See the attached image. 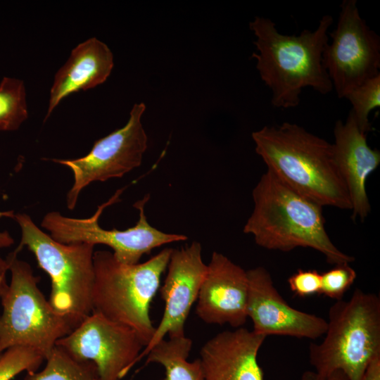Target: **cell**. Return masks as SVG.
I'll return each instance as SVG.
<instances>
[{
    "instance_id": "1",
    "label": "cell",
    "mask_w": 380,
    "mask_h": 380,
    "mask_svg": "<svg viewBox=\"0 0 380 380\" xmlns=\"http://www.w3.org/2000/svg\"><path fill=\"white\" fill-rule=\"evenodd\" d=\"M252 138L267 170L289 186L322 207L351 210L332 144L286 122L265 126Z\"/></svg>"
},
{
    "instance_id": "2",
    "label": "cell",
    "mask_w": 380,
    "mask_h": 380,
    "mask_svg": "<svg viewBox=\"0 0 380 380\" xmlns=\"http://www.w3.org/2000/svg\"><path fill=\"white\" fill-rule=\"evenodd\" d=\"M333 23L324 15L314 31L304 30L299 35L279 33L270 19L256 16L249 23L256 37L254 44L258 53L252 57L262 80L271 89L272 105L276 108H293L300 103L305 87H312L322 94L333 89L332 82L322 63V53Z\"/></svg>"
},
{
    "instance_id": "3",
    "label": "cell",
    "mask_w": 380,
    "mask_h": 380,
    "mask_svg": "<svg viewBox=\"0 0 380 380\" xmlns=\"http://www.w3.org/2000/svg\"><path fill=\"white\" fill-rule=\"evenodd\" d=\"M252 196L254 208L243 232L251 234L259 246L284 252L310 248L335 265L355 260L331 241L324 227L322 206L289 186L271 171L262 175Z\"/></svg>"
},
{
    "instance_id": "4",
    "label": "cell",
    "mask_w": 380,
    "mask_h": 380,
    "mask_svg": "<svg viewBox=\"0 0 380 380\" xmlns=\"http://www.w3.org/2000/svg\"><path fill=\"white\" fill-rule=\"evenodd\" d=\"M324 338L309 346L315 372L301 380H362L372 359L380 355V298L356 289L350 300H336L329 310Z\"/></svg>"
},
{
    "instance_id": "5",
    "label": "cell",
    "mask_w": 380,
    "mask_h": 380,
    "mask_svg": "<svg viewBox=\"0 0 380 380\" xmlns=\"http://www.w3.org/2000/svg\"><path fill=\"white\" fill-rule=\"evenodd\" d=\"M172 251L164 248L147 261L134 265L119 262L112 252L94 251L92 312L131 328L146 347L156 329L150 317V305Z\"/></svg>"
},
{
    "instance_id": "6",
    "label": "cell",
    "mask_w": 380,
    "mask_h": 380,
    "mask_svg": "<svg viewBox=\"0 0 380 380\" xmlns=\"http://www.w3.org/2000/svg\"><path fill=\"white\" fill-rule=\"evenodd\" d=\"M15 220L21 229V241L15 251L18 253L25 246L33 253L51 279L49 303L75 329L92 313L95 246L60 243L25 213L15 214Z\"/></svg>"
},
{
    "instance_id": "7",
    "label": "cell",
    "mask_w": 380,
    "mask_h": 380,
    "mask_svg": "<svg viewBox=\"0 0 380 380\" xmlns=\"http://www.w3.org/2000/svg\"><path fill=\"white\" fill-rule=\"evenodd\" d=\"M17 255L14 251L6 258L11 281L0 298V354L22 346L39 351L46 359L57 341L74 328L52 308L38 286L39 277Z\"/></svg>"
},
{
    "instance_id": "8",
    "label": "cell",
    "mask_w": 380,
    "mask_h": 380,
    "mask_svg": "<svg viewBox=\"0 0 380 380\" xmlns=\"http://www.w3.org/2000/svg\"><path fill=\"white\" fill-rule=\"evenodd\" d=\"M122 191V189L118 190L110 199L99 205L90 217L73 218L56 211L49 212L43 217L41 226L49 232L54 240L62 243H87L94 246H107L111 248L117 260L127 265L139 263L144 254L156 248L187 239L185 235L165 233L148 223L144 212L148 194L133 205L139 212L135 226L125 230L101 228L99 219L102 212L107 206L120 201Z\"/></svg>"
},
{
    "instance_id": "9",
    "label": "cell",
    "mask_w": 380,
    "mask_h": 380,
    "mask_svg": "<svg viewBox=\"0 0 380 380\" xmlns=\"http://www.w3.org/2000/svg\"><path fill=\"white\" fill-rule=\"evenodd\" d=\"M322 63L338 98L379 74L380 37L360 17L355 0H343Z\"/></svg>"
},
{
    "instance_id": "10",
    "label": "cell",
    "mask_w": 380,
    "mask_h": 380,
    "mask_svg": "<svg viewBox=\"0 0 380 380\" xmlns=\"http://www.w3.org/2000/svg\"><path fill=\"white\" fill-rule=\"evenodd\" d=\"M144 103H135L126 125L98 139L86 156L72 160L53 159L72 172L74 182L67 194V207L75 208L80 192L93 182L120 178L141 164L147 135L141 124Z\"/></svg>"
},
{
    "instance_id": "11",
    "label": "cell",
    "mask_w": 380,
    "mask_h": 380,
    "mask_svg": "<svg viewBox=\"0 0 380 380\" xmlns=\"http://www.w3.org/2000/svg\"><path fill=\"white\" fill-rule=\"evenodd\" d=\"M56 346L77 360L93 362L99 380H121L137 362L145 348L133 329L96 312L58 340Z\"/></svg>"
},
{
    "instance_id": "12",
    "label": "cell",
    "mask_w": 380,
    "mask_h": 380,
    "mask_svg": "<svg viewBox=\"0 0 380 380\" xmlns=\"http://www.w3.org/2000/svg\"><path fill=\"white\" fill-rule=\"evenodd\" d=\"M167 273L160 289L165 302L161 320L147 346L140 353L137 362L146 356L158 342L168 338L185 336L186 319L207 272L202 258V247L197 241L180 249H173L167 267Z\"/></svg>"
},
{
    "instance_id": "13",
    "label": "cell",
    "mask_w": 380,
    "mask_h": 380,
    "mask_svg": "<svg viewBox=\"0 0 380 380\" xmlns=\"http://www.w3.org/2000/svg\"><path fill=\"white\" fill-rule=\"evenodd\" d=\"M247 316L253 331L269 335L317 339L326 332L327 321L290 306L279 294L269 272L262 267L247 270Z\"/></svg>"
},
{
    "instance_id": "14",
    "label": "cell",
    "mask_w": 380,
    "mask_h": 380,
    "mask_svg": "<svg viewBox=\"0 0 380 380\" xmlns=\"http://www.w3.org/2000/svg\"><path fill=\"white\" fill-rule=\"evenodd\" d=\"M248 295L247 271L214 251L196 300L198 317L208 324L242 327L248 318Z\"/></svg>"
},
{
    "instance_id": "15",
    "label": "cell",
    "mask_w": 380,
    "mask_h": 380,
    "mask_svg": "<svg viewBox=\"0 0 380 380\" xmlns=\"http://www.w3.org/2000/svg\"><path fill=\"white\" fill-rule=\"evenodd\" d=\"M334 134V156L349 194L352 218L363 220L371 210L366 182L380 164V151L369 146L367 133L360 129L351 110L345 122H336Z\"/></svg>"
},
{
    "instance_id": "16",
    "label": "cell",
    "mask_w": 380,
    "mask_h": 380,
    "mask_svg": "<svg viewBox=\"0 0 380 380\" xmlns=\"http://www.w3.org/2000/svg\"><path fill=\"white\" fill-rule=\"evenodd\" d=\"M265 338L240 327L210 338L198 358L203 380H264L258 354Z\"/></svg>"
},
{
    "instance_id": "17",
    "label": "cell",
    "mask_w": 380,
    "mask_h": 380,
    "mask_svg": "<svg viewBox=\"0 0 380 380\" xmlns=\"http://www.w3.org/2000/svg\"><path fill=\"white\" fill-rule=\"evenodd\" d=\"M113 65V55L110 49L96 37H91L79 44L55 75L44 120L69 95L94 88L105 82Z\"/></svg>"
},
{
    "instance_id": "18",
    "label": "cell",
    "mask_w": 380,
    "mask_h": 380,
    "mask_svg": "<svg viewBox=\"0 0 380 380\" xmlns=\"http://www.w3.org/2000/svg\"><path fill=\"white\" fill-rule=\"evenodd\" d=\"M192 341L186 336L163 339L146 355V364L163 367L165 380H203L199 359L187 360Z\"/></svg>"
},
{
    "instance_id": "19",
    "label": "cell",
    "mask_w": 380,
    "mask_h": 380,
    "mask_svg": "<svg viewBox=\"0 0 380 380\" xmlns=\"http://www.w3.org/2000/svg\"><path fill=\"white\" fill-rule=\"evenodd\" d=\"M45 360L42 370L27 372L23 380H99L93 362L77 360L58 346Z\"/></svg>"
},
{
    "instance_id": "20",
    "label": "cell",
    "mask_w": 380,
    "mask_h": 380,
    "mask_svg": "<svg viewBox=\"0 0 380 380\" xmlns=\"http://www.w3.org/2000/svg\"><path fill=\"white\" fill-rule=\"evenodd\" d=\"M27 117L24 82L14 77H4L0 82V131L18 129Z\"/></svg>"
},
{
    "instance_id": "21",
    "label": "cell",
    "mask_w": 380,
    "mask_h": 380,
    "mask_svg": "<svg viewBox=\"0 0 380 380\" xmlns=\"http://www.w3.org/2000/svg\"><path fill=\"white\" fill-rule=\"evenodd\" d=\"M344 98L352 104L351 110L360 129L367 134L371 131L369 112L380 106V74L354 88Z\"/></svg>"
},
{
    "instance_id": "22",
    "label": "cell",
    "mask_w": 380,
    "mask_h": 380,
    "mask_svg": "<svg viewBox=\"0 0 380 380\" xmlns=\"http://www.w3.org/2000/svg\"><path fill=\"white\" fill-rule=\"evenodd\" d=\"M44 360V355L34 349L9 348L0 354V380H12L23 372H36Z\"/></svg>"
},
{
    "instance_id": "23",
    "label": "cell",
    "mask_w": 380,
    "mask_h": 380,
    "mask_svg": "<svg viewBox=\"0 0 380 380\" xmlns=\"http://www.w3.org/2000/svg\"><path fill=\"white\" fill-rule=\"evenodd\" d=\"M321 276L319 294L336 300H341L354 283L357 273L350 263H343L336 265L332 269L321 274Z\"/></svg>"
},
{
    "instance_id": "24",
    "label": "cell",
    "mask_w": 380,
    "mask_h": 380,
    "mask_svg": "<svg viewBox=\"0 0 380 380\" xmlns=\"http://www.w3.org/2000/svg\"><path fill=\"white\" fill-rule=\"evenodd\" d=\"M321 282V274L316 270L299 269L288 279L291 291L301 298L319 294Z\"/></svg>"
},
{
    "instance_id": "25",
    "label": "cell",
    "mask_w": 380,
    "mask_h": 380,
    "mask_svg": "<svg viewBox=\"0 0 380 380\" xmlns=\"http://www.w3.org/2000/svg\"><path fill=\"white\" fill-rule=\"evenodd\" d=\"M362 380H380V355L374 357L370 362Z\"/></svg>"
},
{
    "instance_id": "26",
    "label": "cell",
    "mask_w": 380,
    "mask_h": 380,
    "mask_svg": "<svg viewBox=\"0 0 380 380\" xmlns=\"http://www.w3.org/2000/svg\"><path fill=\"white\" fill-rule=\"evenodd\" d=\"M15 213L13 210L0 211V218L8 217L15 219ZM13 239L6 231L0 232V248H6L13 243Z\"/></svg>"
},
{
    "instance_id": "27",
    "label": "cell",
    "mask_w": 380,
    "mask_h": 380,
    "mask_svg": "<svg viewBox=\"0 0 380 380\" xmlns=\"http://www.w3.org/2000/svg\"><path fill=\"white\" fill-rule=\"evenodd\" d=\"M8 271V263L0 256V298L6 291L8 284L6 281V273Z\"/></svg>"
}]
</instances>
